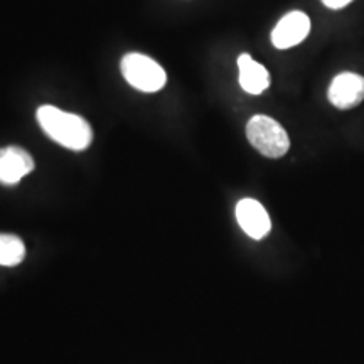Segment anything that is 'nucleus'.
<instances>
[{
    "mask_svg": "<svg viewBox=\"0 0 364 364\" xmlns=\"http://www.w3.org/2000/svg\"><path fill=\"white\" fill-rule=\"evenodd\" d=\"M38 122L49 139L70 150L88 149L93 140V130L85 118L59 110L53 105L39 107Z\"/></svg>",
    "mask_w": 364,
    "mask_h": 364,
    "instance_id": "1",
    "label": "nucleus"
},
{
    "mask_svg": "<svg viewBox=\"0 0 364 364\" xmlns=\"http://www.w3.org/2000/svg\"><path fill=\"white\" fill-rule=\"evenodd\" d=\"M248 142L262 156L270 159L284 157L290 149V139L279 122L267 115H255L247 124Z\"/></svg>",
    "mask_w": 364,
    "mask_h": 364,
    "instance_id": "2",
    "label": "nucleus"
},
{
    "mask_svg": "<svg viewBox=\"0 0 364 364\" xmlns=\"http://www.w3.org/2000/svg\"><path fill=\"white\" fill-rule=\"evenodd\" d=\"M122 75L127 83L144 93H156L167 83V75L159 63L140 53H129L122 59Z\"/></svg>",
    "mask_w": 364,
    "mask_h": 364,
    "instance_id": "3",
    "label": "nucleus"
},
{
    "mask_svg": "<svg viewBox=\"0 0 364 364\" xmlns=\"http://www.w3.org/2000/svg\"><path fill=\"white\" fill-rule=\"evenodd\" d=\"M327 98L339 110L356 108L364 102V78L356 73H341L332 80Z\"/></svg>",
    "mask_w": 364,
    "mask_h": 364,
    "instance_id": "4",
    "label": "nucleus"
},
{
    "mask_svg": "<svg viewBox=\"0 0 364 364\" xmlns=\"http://www.w3.org/2000/svg\"><path fill=\"white\" fill-rule=\"evenodd\" d=\"M311 33V19L307 14L292 11L285 14L272 31V44L277 49H289L302 43Z\"/></svg>",
    "mask_w": 364,
    "mask_h": 364,
    "instance_id": "5",
    "label": "nucleus"
},
{
    "mask_svg": "<svg viewBox=\"0 0 364 364\" xmlns=\"http://www.w3.org/2000/svg\"><path fill=\"white\" fill-rule=\"evenodd\" d=\"M236 220H238L241 230L253 240L265 238L272 230V221L267 209L250 198L241 199L236 204Z\"/></svg>",
    "mask_w": 364,
    "mask_h": 364,
    "instance_id": "6",
    "label": "nucleus"
},
{
    "mask_svg": "<svg viewBox=\"0 0 364 364\" xmlns=\"http://www.w3.org/2000/svg\"><path fill=\"white\" fill-rule=\"evenodd\" d=\"M34 171V159L21 147L0 149V182L6 186L17 184L22 177Z\"/></svg>",
    "mask_w": 364,
    "mask_h": 364,
    "instance_id": "7",
    "label": "nucleus"
},
{
    "mask_svg": "<svg viewBox=\"0 0 364 364\" xmlns=\"http://www.w3.org/2000/svg\"><path fill=\"white\" fill-rule=\"evenodd\" d=\"M240 86L250 95H260L270 86V73L250 54L243 53L238 58Z\"/></svg>",
    "mask_w": 364,
    "mask_h": 364,
    "instance_id": "8",
    "label": "nucleus"
},
{
    "mask_svg": "<svg viewBox=\"0 0 364 364\" xmlns=\"http://www.w3.org/2000/svg\"><path fill=\"white\" fill-rule=\"evenodd\" d=\"M24 241L16 235L0 233V267H16L24 260Z\"/></svg>",
    "mask_w": 364,
    "mask_h": 364,
    "instance_id": "9",
    "label": "nucleus"
},
{
    "mask_svg": "<svg viewBox=\"0 0 364 364\" xmlns=\"http://www.w3.org/2000/svg\"><path fill=\"white\" fill-rule=\"evenodd\" d=\"M353 0H322V4L327 9H332V11H339V9H344L346 6H349Z\"/></svg>",
    "mask_w": 364,
    "mask_h": 364,
    "instance_id": "10",
    "label": "nucleus"
}]
</instances>
